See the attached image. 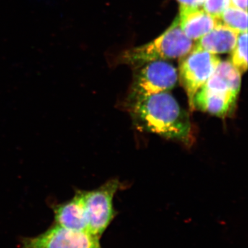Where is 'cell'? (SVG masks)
<instances>
[{"label": "cell", "mask_w": 248, "mask_h": 248, "mask_svg": "<svg viewBox=\"0 0 248 248\" xmlns=\"http://www.w3.org/2000/svg\"><path fill=\"white\" fill-rule=\"evenodd\" d=\"M241 82L230 72L215 70L193 99L194 109L217 117L232 115L237 102Z\"/></svg>", "instance_id": "cell-2"}, {"label": "cell", "mask_w": 248, "mask_h": 248, "mask_svg": "<svg viewBox=\"0 0 248 248\" xmlns=\"http://www.w3.org/2000/svg\"><path fill=\"white\" fill-rule=\"evenodd\" d=\"M231 6V0H204L202 8L214 17H221L225 10Z\"/></svg>", "instance_id": "cell-13"}, {"label": "cell", "mask_w": 248, "mask_h": 248, "mask_svg": "<svg viewBox=\"0 0 248 248\" xmlns=\"http://www.w3.org/2000/svg\"><path fill=\"white\" fill-rule=\"evenodd\" d=\"M20 248H102L100 238L89 232L75 231L53 224L33 237L23 238Z\"/></svg>", "instance_id": "cell-7"}, {"label": "cell", "mask_w": 248, "mask_h": 248, "mask_svg": "<svg viewBox=\"0 0 248 248\" xmlns=\"http://www.w3.org/2000/svg\"><path fill=\"white\" fill-rule=\"evenodd\" d=\"M141 66L134 78L131 99L168 92L177 84V70L169 62L155 60Z\"/></svg>", "instance_id": "cell-6"}, {"label": "cell", "mask_w": 248, "mask_h": 248, "mask_svg": "<svg viewBox=\"0 0 248 248\" xmlns=\"http://www.w3.org/2000/svg\"><path fill=\"white\" fill-rule=\"evenodd\" d=\"M193 45L192 40L182 31L177 17L172 25L153 42L125 51L122 61L140 67L155 60L181 58L190 53Z\"/></svg>", "instance_id": "cell-3"}, {"label": "cell", "mask_w": 248, "mask_h": 248, "mask_svg": "<svg viewBox=\"0 0 248 248\" xmlns=\"http://www.w3.org/2000/svg\"><path fill=\"white\" fill-rule=\"evenodd\" d=\"M221 22L239 32L248 31V12L231 5L222 14Z\"/></svg>", "instance_id": "cell-11"}, {"label": "cell", "mask_w": 248, "mask_h": 248, "mask_svg": "<svg viewBox=\"0 0 248 248\" xmlns=\"http://www.w3.org/2000/svg\"><path fill=\"white\" fill-rule=\"evenodd\" d=\"M232 51L231 63L242 74L248 68V31L240 32Z\"/></svg>", "instance_id": "cell-12"}, {"label": "cell", "mask_w": 248, "mask_h": 248, "mask_svg": "<svg viewBox=\"0 0 248 248\" xmlns=\"http://www.w3.org/2000/svg\"><path fill=\"white\" fill-rule=\"evenodd\" d=\"M117 179H111L93 190H81L88 221V231L101 238L115 216L113 198L120 188Z\"/></svg>", "instance_id": "cell-4"}, {"label": "cell", "mask_w": 248, "mask_h": 248, "mask_svg": "<svg viewBox=\"0 0 248 248\" xmlns=\"http://www.w3.org/2000/svg\"><path fill=\"white\" fill-rule=\"evenodd\" d=\"M220 62L219 58L215 54L194 48L181 58L179 78L187 94L190 110H194L196 93L213 74Z\"/></svg>", "instance_id": "cell-5"}, {"label": "cell", "mask_w": 248, "mask_h": 248, "mask_svg": "<svg viewBox=\"0 0 248 248\" xmlns=\"http://www.w3.org/2000/svg\"><path fill=\"white\" fill-rule=\"evenodd\" d=\"M54 224L75 231H88V221L81 190L67 202L53 203Z\"/></svg>", "instance_id": "cell-8"}, {"label": "cell", "mask_w": 248, "mask_h": 248, "mask_svg": "<svg viewBox=\"0 0 248 248\" xmlns=\"http://www.w3.org/2000/svg\"><path fill=\"white\" fill-rule=\"evenodd\" d=\"M130 111L139 127L165 138L187 143L192 133L190 118L168 92L130 99Z\"/></svg>", "instance_id": "cell-1"}, {"label": "cell", "mask_w": 248, "mask_h": 248, "mask_svg": "<svg viewBox=\"0 0 248 248\" xmlns=\"http://www.w3.org/2000/svg\"><path fill=\"white\" fill-rule=\"evenodd\" d=\"M239 33L221 22L197 40L192 48L205 50L215 55L228 53L234 49Z\"/></svg>", "instance_id": "cell-10"}, {"label": "cell", "mask_w": 248, "mask_h": 248, "mask_svg": "<svg viewBox=\"0 0 248 248\" xmlns=\"http://www.w3.org/2000/svg\"><path fill=\"white\" fill-rule=\"evenodd\" d=\"M179 24L185 35L192 40H198L221 24L220 18L207 14L202 7L180 6Z\"/></svg>", "instance_id": "cell-9"}, {"label": "cell", "mask_w": 248, "mask_h": 248, "mask_svg": "<svg viewBox=\"0 0 248 248\" xmlns=\"http://www.w3.org/2000/svg\"><path fill=\"white\" fill-rule=\"evenodd\" d=\"M231 5L244 11H248V0H231Z\"/></svg>", "instance_id": "cell-15"}, {"label": "cell", "mask_w": 248, "mask_h": 248, "mask_svg": "<svg viewBox=\"0 0 248 248\" xmlns=\"http://www.w3.org/2000/svg\"><path fill=\"white\" fill-rule=\"evenodd\" d=\"M183 7L200 8L202 7L204 0H177Z\"/></svg>", "instance_id": "cell-14"}]
</instances>
